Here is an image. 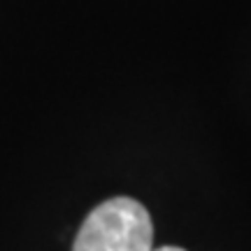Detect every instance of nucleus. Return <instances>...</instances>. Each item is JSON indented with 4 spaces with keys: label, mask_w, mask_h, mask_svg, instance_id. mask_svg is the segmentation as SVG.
Listing matches in <instances>:
<instances>
[{
    "label": "nucleus",
    "mask_w": 251,
    "mask_h": 251,
    "mask_svg": "<svg viewBox=\"0 0 251 251\" xmlns=\"http://www.w3.org/2000/svg\"><path fill=\"white\" fill-rule=\"evenodd\" d=\"M72 251H153L151 216L133 198H112L91 209Z\"/></svg>",
    "instance_id": "obj_1"
},
{
    "label": "nucleus",
    "mask_w": 251,
    "mask_h": 251,
    "mask_svg": "<svg viewBox=\"0 0 251 251\" xmlns=\"http://www.w3.org/2000/svg\"><path fill=\"white\" fill-rule=\"evenodd\" d=\"M153 251H184L179 247H161V249H153Z\"/></svg>",
    "instance_id": "obj_2"
}]
</instances>
